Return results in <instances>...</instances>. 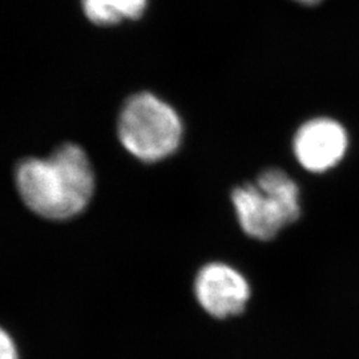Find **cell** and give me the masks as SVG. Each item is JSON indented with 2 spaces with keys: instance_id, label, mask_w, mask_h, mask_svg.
Wrapping results in <instances>:
<instances>
[{
  "instance_id": "obj_1",
  "label": "cell",
  "mask_w": 359,
  "mask_h": 359,
  "mask_svg": "<svg viewBox=\"0 0 359 359\" xmlns=\"http://www.w3.org/2000/svg\"><path fill=\"white\" fill-rule=\"evenodd\" d=\"M16 184L32 212L50 219H67L90 204L95 176L87 154L79 145L65 144L48 158L23 161Z\"/></svg>"
},
{
  "instance_id": "obj_2",
  "label": "cell",
  "mask_w": 359,
  "mask_h": 359,
  "mask_svg": "<svg viewBox=\"0 0 359 359\" xmlns=\"http://www.w3.org/2000/svg\"><path fill=\"white\" fill-rule=\"evenodd\" d=\"M231 201L241 228L257 240H270L301 215L299 191L280 169H268L256 184L233 191Z\"/></svg>"
},
{
  "instance_id": "obj_3",
  "label": "cell",
  "mask_w": 359,
  "mask_h": 359,
  "mask_svg": "<svg viewBox=\"0 0 359 359\" xmlns=\"http://www.w3.org/2000/svg\"><path fill=\"white\" fill-rule=\"evenodd\" d=\"M117 133L129 154L145 163H156L179 148L182 123L169 104L142 92L123 107Z\"/></svg>"
},
{
  "instance_id": "obj_4",
  "label": "cell",
  "mask_w": 359,
  "mask_h": 359,
  "mask_svg": "<svg viewBox=\"0 0 359 359\" xmlns=\"http://www.w3.org/2000/svg\"><path fill=\"white\" fill-rule=\"evenodd\" d=\"M196 295L209 314L226 318L244 310L250 298V287L237 270L225 264H209L197 276Z\"/></svg>"
},
{
  "instance_id": "obj_5",
  "label": "cell",
  "mask_w": 359,
  "mask_h": 359,
  "mask_svg": "<svg viewBox=\"0 0 359 359\" xmlns=\"http://www.w3.org/2000/svg\"><path fill=\"white\" fill-rule=\"evenodd\" d=\"M293 147L302 167L321 173L344 158L347 149L346 130L332 118H314L298 129Z\"/></svg>"
},
{
  "instance_id": "obj_6",
  "label": "cell",
  "mask_w": 359,
  "mask_h": 359,
  "mask_svg": "<svg viewBox=\"0 0 359 359\" xmlns=\"http://www.w3.org/2000/svg\"><path fill=\"white\" fill-rule=\"evenodd\" d=\"M147 0H83V10L92 23L112 26L124 19H139Z\"/></svg>"
},
{
  "instance_id": "obj_7",
  "label": "cell",
  "mask_w": 359,
  "mask_h": 359,
  "mask_svg": "<svg viewBox=\"0 0 359 359\" xmlns=\"http://www.w3.org/2000/svg\"><path fill=\"white\" fill-rule=\"evenodd\" d=\"M0 359H19L13 338L0 327Z\"/></svg>"
},
{
  "instance_id": "obj_8",
  "label": "cell",
  "mask_w": 359,
  "mask_h": 359,
  "mask_svg": "<svg viewBox=\"0 0 359 359\" xmlns=\"http://www.w3.org/2000/svg\"><path fill=\"white\" fill-rule=\"evenodd\" d=\"M295 1H298L301 4H306V6H314V4H318L322 0H295Z\"/></svg>"
}]
</instances>
